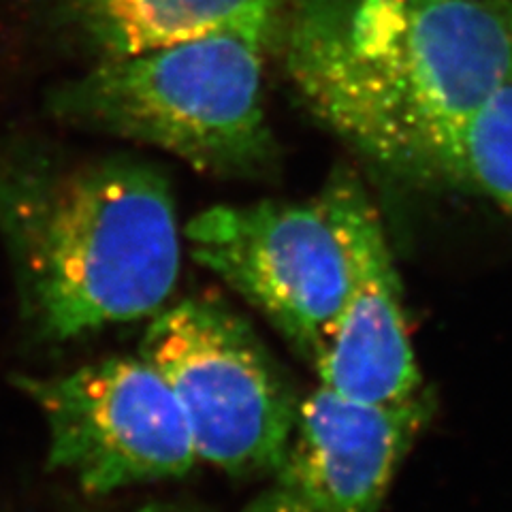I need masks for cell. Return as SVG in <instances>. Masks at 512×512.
<instances>
[{
    "instance_id": "7a4b0ae2",
    "label": "cell",
    "mask_w": 512,
    "mask_h": 512,
    "mask_svg": "<svg viewBox=\"0 0 512 512\" xmlns=\"http://www.w3.org/2000/svg\"><path fill=\"white\" fill-rule=\"evenodd\" d=\"M0 239L39 342L154 316L180 278L171 184L135 158L0 148Z\"/></svg>"
},
{
    "instance_id": "30bf717a",
    "label": "cell",
    "mask_w": 512,
    "mask_h": 512,
    "mask_svg": "<svg viewBox=\"0 0 512 512\" xmlns=\"http://www.w3.org/2000/svg\"><path fill=\"white\" fill-rule=\"evenodd\" d=\"M459 186L483 192L512 218V58L463 128Z\"/></svg>"
},
{
    "instance_id": "6da1fadb",
    "label": "cell",
    "mask_w": 512,
    "mask_h": 512,
    "mask_svg": "<svg viewBox=\"0 0 512 512\" xmlns=\"http://www.w3.org/2000/svg\"><path fill=\"white\" fill-rule=\"evenodd\" d=\"M293 90L372 165L459 186V143L512 58V0H291Z\"/></svg>"
},
{
    "instance_id": "8992f818",
    "label": "cell",
    "mask_w": 512,
    "mask_h": 512,
    "mask_svg": "<svg viewBox=\"0 0 512 512\" xmlns=\"http://www.w3.org/2000/svg\"><path fill=\"white\" fill-rule=\"evenodd\" d=\"M190 256L259 310L314 365L346 293V256L320 197L216 205L192 218Z\"/></svg>"
},
{
    "instance_id": "5b68a950",
    "label": "cell",
    "mask_w": 512,
    "mask_h": 512,
    "mask_svg": "<svg viewBox=\"0 0 512 512\" xmlns=\"http://www.w3.org/2000/svg\"><path fill=\"white\" fill-rule=\"evenodd\" d=\"M18 387L45 423L47 466L86 493L180 478L197 466L178 399L141 355L20 376Z\"/></svg>"
},
{
    "instance_id": "ba28073f",
    "label": "cell",
    "mask_w": 512,
    "mask_h": 512,
    "mask_svg": "<svg viewBox=\"0 0 512 512\" xmlns=\"http://www.w3.org/2000/svg\"><path fill=\"white\" fill-rule=\"evenodd\" d=\"M434 408L429 389L382 406L318 384L301 397L282 459L242 512H380Z\"/></svg>"
},
{
    "instance_id": "3957f363",
    "label": "cell",
    "mask_w": 512,
    "mask_h": 512,
    "mask_svg": "<svg viewBox=\"0 0 512 512\" xmlns=\"http://www.w3.org/2000/svg\"><path fill=\"white\" fill-rule=\"evenodd\" d=\"M278 37L233 26L103 60L52 90V114L71 126L165 150L220 178L274 169L265 111V56Z\"/></svg>"
},
{
    "instance_id": "9c48e42d",
    "label": "cell",
    "mask_w": 512,
    "mask_h": 512,
    "mask_svg": "<svg viewBox=\"0 0 512 512\" xmlns=\"http://www.w3.org/2000/svg\"><path fill=\"white\" fill-rule=\"evenodd\" d=\"M43 24L88 64L248 26L280 37L282 0H35Z\"/></svg>"
},
{
    "instance_id": "8fae6325",
    "label": "cell",
    "mask_w": 512,
    "mask_h": 512,
    "mask_svg": "<svg viewBox=\"0 0 512 512\" xmlns=\"http://www.w3.org/2000/svg\"><path fill=\"white\" fill-rule=\"evenodd\" d=\"M131 512H205V510L190 504H180V502H146L133 508Z\"/></svg>"
},
{
    "instance_id": "277c9868",
    "label": "cell",
    "mask_w": 512,
    "mask_h": 512,
    "mask_svg": "<svg viewBox=\"0 0 512 512\" xmlns=\"http://www.w3.org/2000/svg\"><path fill=\"white\" fill-rule=\"evenodd\" d=\"M139 355L178 399L199 461L239 478L278 466L301 397L246 318L220 299L186 297L154 314Z\"/></svg>"
},
{
    "instance_id": "52a82bcc",
    "label": "cell",
    "mask_w": 512,
    "mask_h": 512,
    "mask_svg": "<svg viewBox=\"0 0 512 512\" xmlns=\"http://www.w3.org/2000/svg\"><path fill=\"white\" fill-rule=\"evenodd\" d=\"M320 199L346 256V293L314 361L318 384L365 404H402L425 391L404 293L380 214L350 169L331 173Z\"/></svg>"
}]
</instances>
